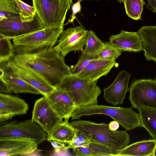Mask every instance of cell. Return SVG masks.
<instances>
[{"label": "cell", "instance_id": "obj_18", "mask_svg": "<svg viewBox=\"0 0 156 156\" xmlns=\"http://www.w3.org/2000/svg\"><path fill=\"white\" fill-rule=\"evenodd\" d=\"M116 64L115 60L94 58L80 73L78 77L92 81H97L106 75Z\"/></svg>", "mask_w": 156, "mask_h": 156}, {"label": "cell", "instance_id": "obj_12", "mask_svg": "<svg viewBox=\"0 0 156 156\" xmlns=\"http://www.w3.org/2000/svg\"><path fill=\"white\" fill-rule=\"evenodd\" d=\"M39 144L31 140L0 137V156H23L35 152Z\"/></svg>", "mask_w": 156, "mask_h": 156}, {"label": "cell", "instance_id": "obj_10", "mask_svg": "<svg viewBox=\"0 0 156 156\" xmlns=\"http://www.w3.org/2000/svg\"><path fill=\"white\" fill-rule=\"evenodd\" d=\"M88 31L80 25L70 27L60 33L54 48L64 57L72 51L83 52Z\"/></svg>", "mask_w": 156, "mask_h": 156}, {"label": "cell", "instance_id": "obj_5", "mask_svg": "<svg viewBox=\"0 0 156 156\" xmlns=\"http://www.w3.org/2000/svg\"><path fill=\"white\" fill-rule=\"evenodd\" d=\"M64 28H44L12 39L15 55L37 52L52 48L57 43Z\"/></svg>", "mask_w": 156, "mask_h": 156}, {"label": "cell", "instance_id": "obj_36", "mask_svg": "<svg viewBox=\"0 0 156 156\" xmlns=\"http://www.w3.org/2000/svg\"><path fill=\"white\" fill-rule=\"evenodd\" d=\"M146 8L151 10L153 12L156 13V0H147Z\"/></svg>", "mask_w": 156, "mask_h": 156}, {"label": "cell", "instance_id": "obj_13", "mask_svg": "<svg viewBox=\"0 0 156 156\" xmlns=\"http://www.w3.org/2000/svg\"><path fill=\"white\" fill-rule=\"evenodd\" d=\"M5 62L16 75L40 91L44 96L47 97L55 89L30 68L10 61Z\"/></svg>", "mask_w": 156, "mask_h": 156}, {"label": "cell", "instance_id": "obj_30", "mask_svg": "<svg viewBox=\"0 0 156 156\" xmlns=\"http://www.w3.org/2000/svg\"><path fill=\"white\" fill-rule=\"evenodd\" d=\"M122 51L109 42L105 43V45L97 55L96 58L106 60H116L121 55Z\"/></svg>", "mask_w": 156, "mask_h": 156}, {"label": "cell", "instance_id": "obj_9", "mask_svg": "<svg viewBox=\"0 0 156 156\" xmlns=\"http://www.w3.org/2000/svg\"><path fill=\"white\" fill-rule=\"evenodd\" d=\"M44 28L36 12L34 19L30 21L23 22L20 16L10 17L0 21V35L12 39Z\"/></svg>", "mask_w": 156, "mask_h": 156}, {"label": "cell", "instance_id": "obj_38", "mask_svg": "<svg viewBox=\"0 0 156 156\" xmlns=\"http://www.w3.org/2000/svg\"><path fill=\"white\" fill-rule=\"evenodd\" d=\"M118 1L119 3H121L122 2V0H118Z\"/></svg>", "mask_w": 156, "mask_h": 156}, {"label": "cell", "instance_id": "obj_21", "mask_svg": "<svg viewBox=\"0 0 156 156\" xmlns=\"http://www.w3.org/2000/svg\"><path fill=\"white\" fill-rule=\"evenodd\" d=\"M156 140H143L133 143L120 151L116 156H155Z\"/></svg>", "mask_w": 156, "mask_h": 156}, {"label": "cell", "instance_id": "obj_14", "mask_svg": "<svg viewBox=\"0 0 156 156\" xmlns=\"http://www.w3.org/2000/svg\"><path fill=\"white\" fill-rule=\"evenodd\" d=\"M130 76V73L122 70L112 83L103 89V97L107 102L113 105L123 103L128 90Z\"/></svg>", "mask_w": 156, "mask_h": 156}, {"label": "cell", "instance_id": "obj_3", "mask_svg": "<svg viewBox=\"0 0 156 156\" xmlns=\"http://www.w3.org/2000/svg\"><path fill=\"white\" fill-rule=\"evenodd\" d=\"M103 114L112 118L127 131L142 127L139 114L132 107H115L98 104L76 108L71 116L72 120L83 116Z\"/></svg>", "mask_w": 156, "mask_h": 156}, {"label": "cell", "instance_id": "obj_29", "mask_svg": "<svg viewBox=\"0 0 156 156\" xmlns=\"http://www.w3.org/2000/svg\"><path fill=\"white\" fill-rule=\"evenodd\" d=\"M23 22H29L34 19L36 11L31 6L21 0H14Z\"/></svg>", "mask_w": 156, "mask_h": 156}, {"label": "cell", "instance_id": "obj_17", "mask_svg": "<svg viewBox=\"0 0 156 156\" xmlns=\"http://www.w3.org/2000/svg\"><path fill=\"white\" fill-rule=\"evenodd\" d=\"M109 42L123 51L137 52L143 50L142 39L137 32L122 30L117 34L112 35Z\"/></svg>", "mask_w": 156, "mask_h": 156}, {"label": "cell", "instance_id": "obj_23", "mask_svg": "<svg viewBox=\"0 0 156 156\" xmlns=\"http://www.w3.org/2000/svg\"><path fill=\"white\" fill-rule=\"evenodd\" d=\"M77 156H115L114 154L107 147L99 144L91 142L73 150Z\"/></svg>", "mask_w": 156, "mask_h": 156}, {"label": "cell", "instance_id": "obj_40", "mask_svg": "<svg viewBox=\"0 0 156 156\" xmlns=\"http://www.w3.org/2000/svg\"><path fill=\"white\" fill-rule=\"evenodd\" d=\"M155 79L156 80V77L155 78Z\"/></svg>", "mask_w": 156, "mask_h": 156}, {"label": "cell", "instance_id": "obj_6", "mask_svg": "<svg viewBox=\"0 0 156 156\" xmlns=\"http://www.w3.org/2000/svg\"><path fill=\"white\" fill-rule=\"evenodd\" d=\"M33 6L46 28L63 27L72 0H32Z\"/></svg>", "mask_w": 156, "mask_h": 156}, {"label": "cell", "instance_id": "obj_20", "mask_svg": "<svg viewBox=\"0 0 156 156\" xmlns=\"http://www.w3.org/2000/svg\"><path fill=\"white\" fill-rule=\"evenodd\" d=\"M137 32L142 40L146 59L156 63V25L142 26Z\"/></svg>", "mask_w": 156, "mask_h": 156}, {"label": "cell", "instance_id": "obj_26", "mask_svg": "<svg viewBox=\"0 0 156 156\" xmlns=\"http://www.w3.org/2000/svg\"><path fill=\"white\" fill-rule=\"evenodd\" d=\"M126 13L134 20H142L144 7L147 4L144 0H122Z\"/></svg>", "mask_w": 156, "mask_h": 156}, {"label": "cell", "instance_id": "obj_31", "mask_svg": "<svg viewBox=\"0 0 156 156\" xmlns=\"http://www.w3.org/2000/svg\"><path fill=\"white\" fill-rule=\"evenodd\" d=\"M91 142L90 137L76 130V134L74 139L70 144L65 147V149H72L73 150Z\"/></svg>", "mask_w": 156, "mask_h": 156}, {"label": "cell", "instance_id": "obj_37", "mask_svg": "<svg viewBox=\"0 0 156 156\" xmlns=\"http://www.w3.org/2000/svg\"><path fill=\"white\" fill-rule=\"evenodd\" d=\"M109 125V128L111 130H115L118 129L119 124L118 122L114 120L111 122Z\"/></svg>", "mask_w": 156, "mask_h": 156}, {"label": "cell", "instance_id": "obj_32", "mask_svg": "<svg viewBox=\"0 0 156 156\" xmlns=\"http://www.w3.org/2000/svg\"><path fill=\"white\" fill-rule=\"evenodd\" d=\"M94 58L81 54L76 64L70 67L71 74L77 75L85 69Z\"/></svg>", "mask_w": 156, "mask_h": 156}, {"label": "cell", "instance_id": "obj_2", "mask_svg": "<svg viewBox=\"0 0 156 156\" xmlns=\"http://www.w3.org/2000/svg\"><path fill=\"white\" fill-rule=\"evenodd\" d=\"M69 123L77 131L90 137L91 142L109 148L115 156L130 142L126 130H111L109 124L105 122L96 123L90 120L78 119Z\"/></svg>", "mask_w": 156, "mask_h": 156}, {"label": "cell", "instance_id": "obj_39", "mask_svg": "<svg viewBox=\"0 0 156 156\" xmlns=\"http://www.w3.org/2000/svg\"><path fill=\"white\" fill-rule=\"evenodd\" d=\"M82 1L83 0H81ZM88 0V1H91V0H97V1H99V0ZM106 0V1H109V0Z\"/></svg>", "mask_w": 156, "mask_h": 156}, {"label": "cell", "instance_id": "obj_4", "mask_svg": "<svg viewBox=\"0 0 156 156\" xmlns=\"http://www.w3.org/2000/svg\"><path fill=\"white\" fill-rule=\"evenodd\" d=\"M97 81L80 78L72 74L65 77L58 88L65 91L70 97L76 108L98 104L101 93Z\"/></svg>", "mask_w": 156, "mask_h": 156}, {"label": "cell", "instance_id": "obj_1", "mask_svg": "<svg viewBox=\"0 0 156 156\" xmlns=\"http://www.w3.org/2000/svg\"><path fill=\"white\" fill-rule=\"evenodd\" d=\"M64 58L53 47L35 53L15 55L9 61L30 68L56 89L65 77L72 74Z\"/></svg>", "mask_w": 156, "mask_h": 156}, {"label": "cell", "instance_id": "obj_22", "mask_svg": "<svg viewBox=\"0 0 156 156\" xmlns=\"http://www.w3.org/2000/svg\"><path fill=\"white\" fill-rule=\"evenodd\" d=\"M76 133V129L68 120H64L47 134V140L49 139L56 140L69 145L73 140Z\"/></svg>", "mask_w": 156, "mask_h": 156}, {"label": "cell", "instance_id": "obj_33", "mask_svg": "<svg viewBox=\"0 0 156 156\" xmlns=\"http://www.w3.org/2000/svg\"><path fill=\"white\" fill-rule=\"evenodd\" d=\"M4 72L0 68V93L9 94L12 91L5 80L4 77Z\"/></svg>", "mask_w": 156, "mask_h": 156}, {"label": "cell", "instance_id": "obj_27", "mask_svg": "<svg viewBox=\"0 0 156 156\" xmlns=\"http://www.w3.org/2000/svg\"><path fill=\"white\" fill-rule=\"evenodd\" d=\"M11 39L0 35V63L9 61L15 55Z\"/></svg>", "mask_w": 156, "mask_h": 156}, {"label": "cell", "instance_id": "obj_16", "mask_svg": "<svg viewBox=\"0 0 156 156\" xmlns=\"http://www.w3.org/2000/svg\"><path fill=\"white\" fill-rule=\"evenodd\" d=\"M46 97L60 117L69 120L76 107L68 93L57 88Z\"/></svg>", "mask_w": 156, "mask_h": 156}, {"label": "cell", "instance_id": "obj_7", "mask_svg": "<svg viewBox=\"0 0 156 156\" xmlns=\"http://www.w3.org/2000/svg\"><path fill=\"white\" fill-rule=\"evenodd\" d=\"M10 137L35 141L39 144L47 140V134L32 119L13 121L1 126L0 137Z\"/></svg>", "mask_w": 156, "mask_h": 156}, {"label": "cell", "instance_id": "obj_24", "mask_svg": "<svg viewBox=\"0 0 156 156\" xmlns=\"http://www.w3.org/2000/svg\"><path fill=\"white\" fill-rule=\"evenodd\" d=\"M138 110L142 127L153 139L156 140V110L147 108H140Z\"/></svg>", "mask_w": 156, "mask_h": 156}, {"label": "cell", "instance_id": "obj_34", "mask_svg": "<svg viewBox=\"0 0 156 156\" xmlns=\"http://www.w3.org/2000/svg\"><path fill=\"white\" fill-rule=\"evenodd\" d=\"M81 0H79L77 2L71 5L72 14L70 19L68 20L67 24L69 23H73L76 18V15L78 13H80L81 10V6L80 2Z\"/></svg>", "mask_w": 156, "mask_h": 156}, {"label": "cell", "instance_id": "obj_15", "mask_svg": "<svg viewBox=\"0 0 156 156\" xmlns=\"http://www.w3.org/2000/svg\"><path fill=\"white\" fill-rule=\"evenodd\" d=\"M28 104L16 96L0 93V122H3L17 115L26 114Z\"/></svg>", "mask_w": 156, "mask_h": 156}, {"label": "cell", "instance_id": "obj_11", "mask_svg": "<svg viewBox=\"0 0 156 156\" xmlns=\"http://www.w3.org/2000/svg\"><path fill=\"white\" fill-rule=\"evenodd\" d=\"M31 119L47 134L63 121L47 98L44 96L35 101Z\"/></svg>", "mask_w": 156, "mask_h": 156}, {"label": "cell", "instance_id": "obj_35", "mask_svg": "<svg viewBox=\"0 0 156 156\" xmlns=\"http://www.w3.org/2000/svg\"><path fill=\"white\" fill-rule=\"evenodd\" d=\"M47 140L51 144L56 151H59L62 149H65L66 144L64 142L53 139H48Z\"/></svg>", "mask_w": 156, "mask_h": 156}, {"label": "cell", "instance_id": "obj_19", "mask_svg": "<svg viewBox=\"0 0 156 156\" xmlns=\"http://www.w3.org/2000/svg\"><path fill=\"white\" fill-rule=\"evenodd\" d=\"M0 63V68L4 72L3 77L14 93H30L41 94V92L31 85L16 75L6 62Z\"/></svg>", "mask_w": 156, "mask_h": 156}, {"label": "cell", "instance_id": "obj_8", "mask_svg": "<svg viewBox=\"0 0 156 156\" xmlns=\"http://www.w3.org/2000/svg\"><path fill=\"white\" fill-rule=\"evenodd\" d=\"M132 107L137 109L147 108L156 110V80H134L128 89Z\"/></svg>", "mask_w": 156, "mask_h": 156}, {"label": "cell", "instance_id": "obj_28", "mask_svg": "<svg viewBox=\"0 0 156 156\" xmlns=\"http://www.w3.org/2000/svg\"><path fill=\"white\" fill-rule=\"evenodd\" d=\"M19 16L14 0H0V21L10 17Z\"/></svg>", "mask_w": 156, "mask_h": 156}, {"label": "cell", "instance_id": "obj_25", "mask_svg": "<svg viewBox=\"0 0 156 156\" xmlns=\"http://www.w3.org/2000/svg\"><path fill=\"white\" fill-rule=\"evenodd\" d=\"M105 44L94 32L91 30L88 31L85 48L81 54L92 58H96Z\"/></svg>", "mask_w": 156, "mask_h": 156}]
</instances>
